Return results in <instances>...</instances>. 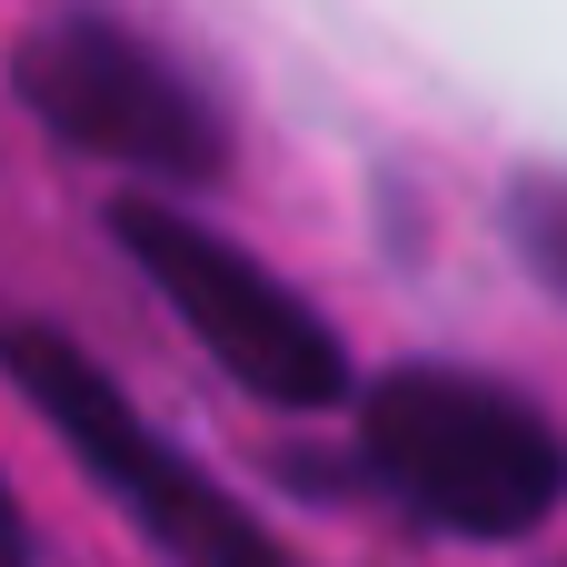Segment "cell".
<instances>
[{
    "instance_id": "6",
    "label": "cell",
    "mask_w": 567,
    "mask_h": 567,
    "mask_svg": "<svg viewBox=\"0 0 567 567\" xmlns=\"http://www.w3.org/2000/svg\"><path fill=\"white\" fill-rule=\"evenodd\" d=\"M0 567H40V548H30V518H20V498H10V478H0Z\"/></svg>"
},
{
    "instance_id": "4",
    "label": "cell",
    "mask_w": 567,
    "mask_h": 567,
    "mask_svg": "<svg viewBox=\"0 0 567 567\" xmlns=\"http://www.w3.org/2000/svg\"><path fill=\"white\" fill-rule=\"evenodd\" d=\"M110 239L130 249V269L169 299V319H179L249 399L289 409V419H329V409L359 399V369H349L339 329H329L269 259H249L239 239H219V229L189 219L179 199L130 189V199L110 209Z\"/></svg>"
},
{
    "instance_id": "1",
    "label": "cell",
    "mask_w": 567,
    "mask_h": 567,
    "mask_svg": "<svg viewBox=\"0 0 567 567\" xmlns=\"http://www.w3.org/2000/svg\"><path fill=\"white\" fill-rule=\"evenodd\" d=\"M369 478L458 548H518L567 508V429L488 369H389L349 399Z\"/></svg>"
},
{
    "instance_id": "3",
    "label": "cell",
    "mask_w": 567,
    "mask_h": 567,
    "mask_svg": "<svg viewBox=\"0 0 567 567\" xmlns=\"http://www.w3.org/2000/svg\"><path fill=\"white\" fill-rule=\"evenodd\" d=\"M10 90L60 150L110 159L150 189H209L229 169V110L120 10H50L20 30Z\"/></svg>"
},
{
    "instance_id": "2",
    "label": "cell",
    "mask_w": 567,
    "mask_h": 567,
    "mask_svg": "<svg viewBox=\"0 0 567 567\" xmlns=\"http://www.w3.org/2000/svg\"><path fill=\"white\" fill-rule=\"evenodd\" d=\"M0 379L40 409V429L90 468V488H100L169 567H289V548H279L189 449H169V439L140 419V399H130L80 339H60V329L0 309Z\"/></svg>"
},
{
    "instance_id": "5",
    "label": "cell",
    "mask_w": 567,
    "mask_h": 567,
    "mask_svg": "<svg viewBox=\"0 0 567 567\" xmlns=\"http://www.w3.org/2000/svg\"><path fill=\"white\" fill-rule=\"evenodd\" d=\"M508 239L528 259V279L567 299V169H518L508 179Z\"/></svg>"
}]
</instances>
